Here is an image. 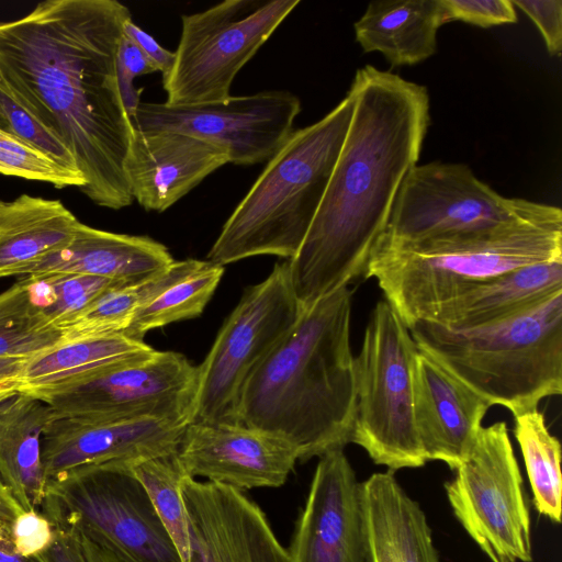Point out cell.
Returning <instances> with one entry per match:
<instances>
[{
  "label": "cell",
  "instance_id": "obj_40",
  "mask_svg": "<svg viewBox=\"0 0 562 562\" xmlns=\"http://www.w3.org/2000/svg\"><path fill=\"white\" fill-rule=\"evenodd\" d=\"M123 34L151 61L158 72L166 75L172 67L175 52L158 44L147 32L128 19L123 25Z\"/></svg>",
  "mask_w": 562,
  "mask_h": 562
},
{
  "label": "cell",
  "instance_id": "obj_39",
  "mask_svg": "<svg viewBox=\"0 0 562 562\" xmlns=\"http://www.w3.org/2000/svg\"><path fill=\"white\" fill-rule=\"evenodd\" d=\"M540 31L547 50L559 56L562 49V1L561 0H513Z\"/></svg>",
  "mask_w": 562,
  "mask_h": 562
},
{
  "label": "cell",
  "instance_id": "obj_41",
  "mask_svg": "<svg viewBox=\"0 0 562 562\" xmlns=\"http://www.w3.org/2000/svg\"><path fill=\"white\" fill-rule=\"evenodd\" d=\"M38 557L43 562H86L76 536L59 527H54L52 544Z\"/></svg>",
  "mask_w": 562,
  "mask_h": 562
},
{
  "label": "cell",
  "instance_id": "obj_46",
  "mask_svg": "<svg viewBox=\"0 0 562 562\" xmlns=\"http://www.w3.org/2000/svg\"><path fill=\"white\" fill-rule=\"evenodd\" d=\"M10 539V527L0 520V542Z\"/></svg>",
  "mask_w": 562,
  "mask_h": 562
},
{
  "label": "cell",
  "instance_id": "obj_32",
  "mask_svg": "<svg viewBox=\"0 0 562 562\" xmlns=\"http://www.w3.org/2000/svg\"><path fill=\"white\" fill-rule=\"evenodd\" d=\"M172 540L182 562L188 561L189 531L181 492L184 472L177 452L140 460L130 465Z\"/></svg>",
  "mask_w": 562,
  "mask_h": 562
},
{
  "label": "cell",
  "instance_id": "obj_45",
  "mask_svg": "<svg viewBox=\"0 0 562 562\" xmlns=\"http://www.w3.org/2000/svg\"><path fill=\"white\" fill-rule=\"evenodd\" d=\"M0 562H43L40 557L26 558L18 554L10 539L0 542Z\"/></svg>",
  "mask_w": 562,
  "mask_h": 562
},
{
  "label": "cell",
  "instance_id": "obj_13",
  "mask_svg": "<svg viewBox=\"0 0 562 562\" xmlns=\"http://www.w3.org/2000/svg\"><path fill=\"white\" fill-rule=\"evenodd\" d=\"M542 203L505 198L464 164L432 161L405 176L378 241L406 244L494 226Z\"/></svg>",
  "mask_w": 562,
  "mask_h": 562
},
{
  "label": "cell",
  "instance_id": "obj_12",
  "mask_svg": "<svg viewBox=\"0 0 562 562\" xmlns=\"http://www.w3.org/2000/svg\"><path fill=\"white\" fill-rule=\"evenodd\" d=\"M196 375V367L183 355L156 350L145 360L31 394L59 417L162 418L188 425L194 407Z\"/></svg>",
  "mask_w": 562,
  "mask_h": 562
},
{
  "label": "cell",
  "instance_id": "obj_23",
  "mask_svg": "<svg viewBox=\"0 0 562 562\" xmlns=\"http://www.w3.org/2000/svg\"><path fill=\"white\" fill-rule=\"evenodd\" d=\"M562 292V258L522 266L483 281L440 305L426 321L451 329L488 325Z\"/></svg>",
  "mask_w": 562,
  "mask_h": 562
},
{
  "label": "cell",
  "instance_id": "obj_20",
  "mask_svg": "<svg viewBox=\"0 0 562 562\" xmlns=\"http://www.w3.org/2000/svg\"><path fill=\"white\" fill-rule=\"evenodd\" d=\"M228 162L224 149L201 138L134 128L125 175L133 200L146 211L160 213Z\"/></svg>",
  "mask_w": 562,
  "mask_h": 562
},
{
  "label": "cell",
  "instance_id": "obj_21",
  "mask_svg": "<svg viewBox=\"0 0 562 562\" xmlns=\"http://www.w3.org/2000/svg\"><path fill=\"white\" fill-rule=\"evenodd\" d=\"M173 261L168 248L148 236L117 234L80 223L69 244L29 267L23 276L88 274L133 283L160 273Z\"/></svg>",
  "mask_w": 562,
  "mask_h": 562
},
{
  "label": "cell",
  "instance_id": "obj_30",
  "mask_svg": "<svg viewBox=\"0 0 562 562\" xmlns=\"http://www.w3.org/2000/svg\"><path fill=\"white\" fill-rule=\"evenodd\" d=\"M64 341L38 305L29 277L0 293V358H32Z\"/></svg>",
  "mask_w": 562,
  "mask_h": 562
},
{
  "label": "cell",
  "instance_id": "obj_29",
  "mask_svg": "<svg viewBox=\"0 0 562 562\" xmlns=\"http://www.w3.org/2000/svg\"><path fill=\"white\" fill-rule=\"evenodd\" d=\"M514 435L520 447L537 512L553 522L561 521V445L537 409L514 416Z\"/></svg>",
  "mask_w": 562,
  "mask_h": 562
},
{
  "label": "cell",
  "instance_id": "obj_27",
  "mask_svg": "<svg viewBox=\"0 0 562 562\" xmlns=\"http://www.w3.org/2000/svg\"><path fill=\"white\" fill-rule=\"evenodd\" d=\"M155 351L143 340L121 334L63 341L27 359L19 390L36 393L58 387L110 368L145 360Z\"/></svg>",
  "mask_w": 562,
  "mask_h": 562
},
{
  "label": "cell",
  "instance_id": "obj_36",
  "mask_svg": "<svg viewBox=\"0 0 562 562\" xmlns=\"http://www.w3.org/2000/svg\"><path fill=\"white\" fill-rule=\"evenodd\" d=\"M445 24L462 21L479 27L517 22L512 0H440Z\"/></svg>",
  "mask_w": 562,
  "mask_h": 562
},
{
  "label": "cell",
  "instance_id": "obj_34",
  "mask_svg": "<svg viewBox=\"0 0 562 562\" xmlns=\"http://www.w3.org/2000/svg\"><path fill=\"white\" fill-rule=\"evenodd\" d=\"M0 173L42 181L63 189H82L85 178L79 171L65 168L27 143L0 130Z\"/></svg>",
  "mask_w": 562,
  "mask_h": 562
},
{
  "label": "cell",
  "instance_id": "obj_6",
  "mask_svg": "<svg viewBox=\"0 0 562 562\" xmlns=\"http://www.w3.org/2000/svg\"><path fill=\"white\" fill-rule=\"evenodd\" d=\"M407 328L419 350L514 416L562 393V292L488 325L451 329L417 322Z\"/></svg>",
  "mask_w": 562,
  "mask_h": 562
},
{
  "label": "cell",
  "instance_id": "obj_28",
  "mask_svg": "<svg viewBox=\"0 0 562 562\" xmlns=\"http://www.w3.org/2000/svg\"><path fill=\"white\" fill-rule=\"evenodd\" d=\"M204 261L193 258L175 260L156 276L108 289L64 329V341L122 335L140 307L175 282L201 268Z\"/></svg>",
  "mask_w": 562,
  "mask_h": 562
},
{
  "label": "cell",
  "instance_id": "obj_10",
  "mask_svg": "<svg viewBox=\"0 0 562 562\" xmlns=\"http://www.w3.org/2000/svg\"><path fill=\"white\" fill-rule=\"evenodd\" d=\"M301 312L288 260L276 263L263 281L247 288L196 367L190 423H237L246 380L292 328Z\"/></svg>",
  "mask_w": 562,
  "mask_h": 562
},
{
  "label": "cell",
  "instance_id": "obj_25",
  "mask_svg": "<svg viewBox=\"0 0 562 562\" xmlns=\"http://www.w3.org/2000/svg\"><path fill=\"white\" fill-rule=\"evenodd\" d=\"M443 24L440 0H383L370 2L353 27L363 52L382 54L391 66H411L436 53Z\"/></svg>",
  "mask_w": 562,
  "mask_h": 562
},
{
  "label": "cell",
  "instance_id": "obj_11",
  "mask_svg": "<svg viewBox=\"0 0 562 562\" xmlns=\"http://www.w3.org/2000/svg\"><path fill=\"white\" fill-rule=\"evenodd\" d=\"M445 484L454 516L492 562H531L530 513L505 422L482 427Z\"/></svg>",
  "mask_w": 562,
  "mask_h": 562
},
{
  "label": "cell",
  "instance_id": "obj_14",
  "mask_svg": "<svg viewBox=\"0 0 562 562\" xmlns=\"http://www.w3.org/2000/svg\"><path fill=\"white\" fill-rule=\"evenodd\" d=\"M300 99L284 90L231 97L194 105L140 102L134 128L172 131L210 142L224 149L234 165L269 160L293 132Z\"/></svg>",
  "mask_w": 562,
  "mask_h": 562
},
{
  "label": "cell",
  "instance_id": "obj_26",
  "mask_svg": "<svg viewBox=\"0 0 562 562\" xmlns=\"http://www.w3.org/2000/svg\"><path fill=\"white\" fill-rule=\"evenodd\" d=\"M80 223L59 200L29 194L0 200V278L23 276L29 267L64 248Z\"/></svg>",
  "mask_w": 562,
  "mask_h": 562
},
{
  "label": "cell",
  "instance_id": "obj_17",
  "mask_svg": "<svg viewBox=\"0 0 562 562\" xmlns=\"http://www.w3.org/2000/svg\"><path fill=\"white\" fill-rule=\"evenodd\" d=\"M288 552L291 562H367L360 483L344 449L319 457Z\"/></svg>",
  "mask_w": 562,
  "mask_h": 562
},
{
  "label": "cell",
  "instance_id": "obj_7",
  "mask_svg": "<svg viewBox=\"0 0 562 562\" xmlns=\"http://www.w3.org/2000/svg\"><path fill=\"white\" fill-rule=\"evenodd\" d=\"M417 350L392 306L386 301L378 302L355 358L357 400L351 442L392 472L427 462L413 413Z\"/></svg>",
  "mask_w": 562,
  "mask_h": 562
},
{
  "label": "cell",
  "instance_id": "obj_42",
  "mask_svg": "<svg viewBox=\"0 0 562 562\" xmlns=\"http://www.w3.org/2000/svg\"><path fill=\"white\" fill-rule=\"evenodd\" d=\"M66 530L71 531L76 536L86 562H131L81 531L74 529Z\"/></svg>",
  "mask_w": 562,
  "mask_h": 562
},
{
  "label": "cell",
  "instance_id": "obj_5",
  "mask_svg": "<svg viewBox=\"0 0 562 562\" xmlns=\"http://www.w3.org/2000/svg\"><path fill=\"white\" fill-rule=\"evenodd\" d=\"M353 108L349 89L323 119L291 133L223 225L207 261L224 267L255 256L290 260L296 255L324 196Z\"/></svg>",
  "mask_w": 562,
  "mask_h": 562
},
{
  "label": "cell",
  "instance_id": "obj_3",
  "mask_svg": "<svg viewBox=\"0 0 562 562\" xmlns=\"http://www.w3.org/2000/svg\"><path fill=\"white\" fill-rule=\"evenodd\" d=\"M351 299L344 286L302 308L240 392L238 422L289 443L299 462L351 442L357 400Z\"/></svg>",
  "mask_w": 562,
  "mask_h": 562
},
{
  "label": "cell",
  "instance_id": "obj_24",
  "mask_svg": "<svg viewBox=\"0 0 562 562\" xmlns=\"http://www.w3.org/2000/svg\"><path fill=\"white\" fill-rule=\"evenodd\" d=\"M53 417V409L29 392L0 396V479L24 512H40L45 497L42 437Z\"/></svg>",
  "mask_w": 562,
  "mask_h": 562
},
{
  "label": "cell",
  "instance_id": "obj_35",
  "mask_svg": "<svg viewBox=\"0 0 562 562\" xmlns=\"http://www.w3.org/2000/svg\"><path fill=\"white\" fill-rule=\"evenodd\" d=\"M0 130L27 143L60 166L79 171L70 150L57 136L24 109L1 81Z\"/></svg>",
  "mask_w": 562,
  "mask_h": 562
},
{
  "label": "cell",
  "instance_id": "obj_4",
  "mask_svg": "<svg viewBox=\"0 0 562 562\" xmlns=\"http://www.w3.org/2000/svg\"><path fill=\"white\" fill-rule=\"evenodd\" d=\"M562 258V212L538 211L494 226L415 243L376 241L364 278L409 327L443 303L513 269Z\"/></svg>",
  "mask_w": 562,
  "mask_h": 562
},
{
  "label": "cell",
  "instance_id": "obj_33",
  "mask_svg": "<svg viewBox=\"0 0 562 562\" xmlns=\"http://www.w3.org/2000/svg\"><path fill=\"white\" fill-rule=\"evenodd\" d=\"M45 316L64 329L108 289L125 283L88 274L50 273L26 276Z\"/></svg>",
  "mask_w": 562,
  "mask_h": 562
},
{
  "label": "cell",
  "instance_id": "obj_31",
  "mask_svg": "<svg viewBox=\"0 0 562 562\" xmlns=\"http://www.w3.org/2000/svg\"><path fill=\"white\" fill-rule=\"evenodd\" d=\"M224 271V267L205 260L201 268L140 307L122 335L143 340L149 330L198 317L213 296Z\"/></svg>",
  "mask_w": 562,
  "mask_h": 562
},
{
  "label": "cell",
  "instance_id": "obj_19",
  "mask_svg": "<svg viewBox=\"0 0 562 562\" xmlns=\"http://www.w3.org/2000/svg\"><path fill=\"white\" fill-rule=\"evenodd\" d=\"M490 403L430 356L417 350L413 362V413L428 460L456 470L470 453Z\"/></svg>",
  "mask_w": 562,
  "mask_h": 562
},
{
  "label": "cell",
  "instance_id": "obj_1",
  "mask_svg": "<svg viewBox=\"0 0 562 562\" xmlns=\"http://www.w3.org/2000/svg\"><path fill=\"white\" fill-rule=\"evenodd\" d=\"M128 19L116 0H46L0 22V81L70 150L80 191L111 210L133 202L125 161L134 125L116 75Z\"/></svg>",
  "mask_w": 562,
  "mask_h": 562
},
{
  "label": "cell",
  "instance_id": "obj_8",
  "mask_svg": "<svg viewBox=\"0 0 562 562\" xmlns=\"http://www.w3.org/2000/svg\"><path fill=\"white\" fill-rule=\"evenodd\" d=\"M300 0H226L181 15L170 70L162 76L166 103L194 105L227 100L239 70Z\"/></svg>",
  "mask_w": 562,
  "mask_h": 562
},
{
  "label": "cell",
  "instance_id": "obj_37",
  "mask_svg": "<svg viewBox=\"0 0 562 562\" xmlns=\"http://www.w3.org/2000/svg\"><path fill=\"white\" fill-rule=\"evenodd\" d=\"M158 72L151 61L124 34L116 54V75L120 93L127 115L132 120L140 104L143 88L137 89L134 79Z\"/></svg>",
  "mask_w": 562,
  "mask_h": 562
},
{
  "label": "cell",
  "instance_id": "obj_18",
  "mask_svg": "<svg viewBox=\"0 0 562 562\" xmlns=\"http://www.w3.org/2000/svg\"><path fill=\"white\" fill-rule=\"evenodd\" d=\"M177 456L188 476L240 492L282 486L299 461L285 441L238 422L188 424Z\"/></svg>",
  "mask_w": 562,
  "mask_h": 562
},
{
  "label": "cell",
  "instance_id": "obj_2",
  "mask_svg": "<svg viewBox=\"0 0 562 562\" xmlns=\"http://www.w3.org/2000/svg\"><path fill=\"white\" fill-rule=\"evenodd\" d=\"M350 90L355 108L311 227L288 260L302 308L364 276L430 123L426 87L367 65Z\"/></svg>",
  "mask_w": 562,
  "mask_h": 562
},
{
  "label": "cell",
  "instance_id": "obj_22",
  "mask_svg": "<svg viewBox=\"0 0 562 562\" xmlns=\"http://www.w3.org/2000/svg\"><path fill=\"white\" fill-rule=\"evenodd\" d=\"M360 492L367 562H439L424 510L392 471L373 473Z\"/></svg>",
  "mask_w": 562,
  "mask_h": 562
},
{
  "label": "cell",
  "instance_id": "obj_15",
  "mask_svg": "<svg viewBox=\"0 0 562 562\" xmlns=\"http://www.w3.org/2000/svg\"><path fill=\"white\" fill-rule=\"evenodd\" d=\"M186 427L162 418L89 420L54 415L42 437L46 485L92 468L176 453Z\"/></svg>",
  "mask_w": 562,
  "mask_h": 562
},
{
  "label": "cell",
  "instance_id": "obj_16",
  "mask_svg": "<svg viewBox=\"0 0 562 562\" xmlns=\"http://www.w3.org/2000/svg\"><path fill=\"white\" fill-rule=\"evenodd\" d=\"M187 562H291L260 507L233 487L184 476Z\"/></svg>",
  "mask_w": 562,
  "mask_h": 562
},
{
  "label": "cell",
  "instance_id": "obj_43",
  "mask_svg": "<svg viewBox=\"0 0 562 562\" xmlns=\"http://www.w3.org/2000/svg\"><path fill=\"white\" fill-rule=\"evenodd\" d=\"M23 512L0 479V520L11 527L15 518Z\"/></svg>",
  "mask_w": 562,
  "mask_h": 562
},
{
  "label": "cell",
  "instance_id": "obj_38",
  "mask_svg": "<svg viewBox=\"0 0 562 562\" xmlns=\"http://www.w3.org/2000/svg\"><path fill=\"white\" fill-rule=\"evenodd\" d=\"M54 540V527L41 512L21 513L10 527L13 550L26 558L41 555Z\"/></svg>",
  "mask_w": 562,
  "mask_h": 562
},
{
  "label": "cell",
  "instance_id": "obj_44",
  "mask_svg": "<svg viewBox=\"0 0 562 562\" xmlns=\"http://www.w3.org/2000/svg\"><path fill=\"white\" fill-rule=\"evenodd\" d=\"M29 358H0V383L20 381Z\"/></svg>",
  "mask_w": 562,
  "mask_h": 562
},
{
  "label": "cell",
  "instance_id": "obj_9",
  "mask_svg": "<svg viewBox=\"0 0 562 562\" xmlns=\"http://www.w3.org/2000/svg\"><path fill=\"white\" fill-rule=\"evenodd\" d=\"M40 512L131 562H182L150 498L127 464L88 469L47 484Z\"/></svg>",
  "mask_w": 562,
  "mask_h": 562
}]
</instances>
